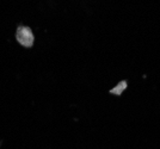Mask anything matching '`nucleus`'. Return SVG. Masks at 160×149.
<instances>
[{
	"mask_svg": "<svg viewBox=\"0 0 160 149\" xmlns=\"http://www.w3.org/2000/svg\"><path fill=\"white\" fill-rule=\"evenodd\" d=\"M17 38L19 41L20 44L25 46V47H30L33 43V35L30 31V29H28L25 26H22L18 29L17 31Z\"/></svg>",
	"mask_w": 160,
	"mask_h": 149,
	"instance_id": "nucleus-1",
	"label": "nucleus"
}]
</instances>
